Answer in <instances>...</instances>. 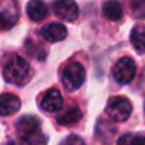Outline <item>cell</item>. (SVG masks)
Masks as SVG:
<instances>
[{
  "label": "cell",
  "instance_id": "obj_1",
  "mask_svg": "<svg viewBox=\"0 0 145 145\" xmlns=\"http://www.w3.org/2000/svg\"><path fill=\"white\" fill-rule=\"evenodd\" d=\"M18 138L24 145H45L47 137L42 134L41 121L34 116L21 117L16 124Z\"/></svg>",
  "mask_w": 145,
  "mask_h": 145
},
{
  "label": "cell",
  "instance_id": "obj_2",
  "mask_svg": "<svg viewBox=\"0 0 145 145\" xmlns=\"http://www.w3.org/2000/svg\"><path fill=\"white\" fill-rule=\"evenodd\" d=\"M3 75L8 83L23 86L30 80L31 69H30L28 62L24 58L14 55L6 62V65L3 68Z\"/></svg>",
  "mask_w": 145,
  "mask_h": 145
},
{
  "label": "cell",
  "instance_id": "obj_3",
  "mask_svg": "<svg viewBox=\"0 0 145 145\" xmlns=\"http://www.w3.org/2000/svg\"><path fill=\"white\" fill-rule=\"evenodd\" d=\"M85 68L79 62H69L62 71V85L68 92L78 90L85 82Z\"/></svg>",
  "mask_w": 145,
  "mask_h": 145
},
{
  "label": "cell",
  "instance_id": "obj_4",
  "mask_svg": "<svg viewBox=\"0 0 145 145\" xmlns=\"http://www.w3.org/2000/svg\"><path fill=\"white\" fill-rule=\"evenodd\" d=\"M131 110H133V106L130 100L123 96L111 97L106 107L107 116L113 121H125L131 116Z\"/></svg>",
  "mask_w": 145,
  "mask_h": 145
},
{
  "label": "cell",
  "instance_id": "obj_5",
  "mask_svg": "<svg viewBox=\"0 0 145 145\" xmlns=\"http://www.w3.org/2000/svg\"><path fill=\"white\" fill-rule=\"evenodd\" d=\"M137 72V65L133 58L130 56H123L118 59L113 68V78L116 79L117 83L120 85H127L130 83Z\"/></svg>",
  "mask_w": 145,
  "mask_h": 145
},
{
  "label": "cell",
  "instance_id": "obj_6",
  "mask_svg": "<svg viewBox=\"0 0 145 145\" xmlns=\"http://www.w3.org/2000/svg\"><path fill=\"white\" fill-rule=\"evenodd\" d=\"M18 20V10L13 0L0 1V30H10Z\"/></svg>",
  "mask_w": 145,
  "mask_h": 145
},
{
  "label": "cell",
  "instance_id": "obj_7",
  "mask_svg": "<svg viewBox=\"0 0 145 145\" xmlns=\"http://www.w3.org/2000/svg\"><path fill=\"white\" fill-rule=\"evenodd\" d=\"M52 8L54 13L65 21H75L79 16V8L75 0H55Z\"/></svg>",
  "mask_w": 145,
  "mask_h": 145
},
{
  "label": "cell",
  "instance_id": "obj_8",
  "mask_svg": "<svg viewBox=\"0 0 145 145\" xmlns=\"http://www.w3.org/2000/svg\"><path fill=\"white\" fill-rule=\"evenodd\" d=\"M40 34L48 42H59L66 38L68 31H66V27L59 23H49L41 28Z\"/></svg>",
  "mask_w": 145,
  "mask_h": 145
},
{
  "label": "cell",
  "instance_id": "obj_9",
  "mask_svg": "<svg viewBox=\"0 0 145 145\" xmlns=\"http://www.w3.org/2000/svg\"><path fill=\"white\" fill-rule=\"evenodd\" d=\"M40 106L44 111H48V113H55L58 110L62 108L63 106V99L62 95L59 93L58 89H49L48 92L42 96L41 101H40Z\"/></svg>",
  "mask_w": 145,
  "mask_h": 145
},
{
  "label": "cell",
  "instance_id": "obj_10",
  "mask_svg": "<svg viewBox=\"0 0 145 145\" xmlns=\"http://www.w3.org/2000/svg\"><path fill=\"white\" fill-rule=\"evenodd\" d=\"M20 99L13 93H4L0 96V116H11L20 110Z\"/></svg>",
  "mask_w": 145,
  "mask_h": 145
},
{
  "label": "cell",
  "instance_id": "obj_11",
  "mask_svg": "<svg viewBox=\"0 0 145 145\" xmlns=\"http://www.w3.org/2000/svg\"><path fill=\"white\" fill-rule=\"evenodd\" d=\"M27 14L33 21H42L48 16V6L42 0H31L27 4Z\"/></svg>",
  "mask_w": 145,
  "mask_h": 145
},
{
  "label": "cell",
  "instance_id": "obj_12",
  "mask_svg": "<svg viewBox=\"0 0 145 145\" xmlns=\"http://www.w3.org/2000/svg\"><path fill=\"white\" fill-rule=\"evenodd\" d=\"M103 16L111 21L121 20L123 17V6L117 0H107L103 4Z\"/></svg>",
  "mask_w": 145,
  "mask_h": 145
},
{
  "label": "cell",
  "instance_id": "obj_13",
  "mask_svg": "<svg viewBox=\"0 0 145 145\" xmlns=\"http://www.w3.org/2000/svg\"><path fill=\"white\" fill-rule=\"evenodd\" d=\"M80 118H82V111H80V108L76 107V106H73V107H69L68 110L62 111V113L56 117V121H58V124H61V125H71V124L78 123Z\"/></svg>",
  "mask_w": 145,
  "mask_h": 145
},
{
  "label": "cell",
  "instance_id": "obj_14",
  "mask_svg": "<svg viewBox=\"0 0 145 145\" xmlns=\"http://www.w3.org/2000/svg\"><path fill=\"white\" fill-rule=\"evenodd\" d=\"M131 42L140 52H145V25H137L131 33Z\"/></svg>",
  "mask_w": 145,
  "mask_h": 145
},
{
  "label": "cell",
  "instance_id": "obj_15",
  "mask_svg": "<svg viewBox=\"0 0 145 145\" xmlns=\"http://www.w3.org/2000/svg\"><path fill=\"white\" fill-rule=\"evenodd\" d=\"M111 125H113V123H111V121H108V120H103V118H100V120H99L97 127H96V134L103 142H110V141L113 140L114 134L107 133V128H110Z\"/></svg>",
  "mask_w": 145,
  "mask_h": 145
},
{
  "label": "cell",
  "instance_id": "obj_16",
  "mask_svg": "<svg viewBox=\"0 0 145 145\" xmlns=\"http://www.w3.org/2000/svg\"><path fill=\"white\" fill-rule=\"evenodd\" d=\"M117 145H145V135L141 134H125L121 135Z\"/></svg>",
  "mask_w": 145,
  "mask_h": 145
},
{
  "label": "cell",
  "instance_id": "obj_17",
  "mask_svg": "<svg viewBox=\"0 0 145 145\" xmlns=\"http://www.w3.org/2000/svg\"><path fill=\"white\" fill-rule=\"evenodd\" d=\"M130 11L135 18H145V0H128Z\"/></svg>",
  "mask_w": 145,
  "mask_h": 145
},
{
  "label": "cell",
  "instance_id": "obj_18",
  "mask_svg": "<svg viewBox=\"0 0 145 145\" xmlns=\"http://www.w3.org/2000/svg\"><path fill=\"white\" fill-rule=\"evenodd\" d=\"M62 145H85L83 142V140L80 138V137H78V135H71V137H68Z\"/></svg>",
  "mask_w": 145,
  "mask_h": 145
},
{
  "label": "cell",
  "instance_id": "obj_19",
  "mask_svg": "<svg viewBox=\"0 0 145 145\" xmlns=\"http://www.w3.org/2000/svg\"><path fill=\"white\" fill-rule=\"evenodd\" d=\"M6 145H24V144H18V142H7Z\"/></svg>",
  "mask_w": 145,
  "mask_h": 145
}]
</instances>
